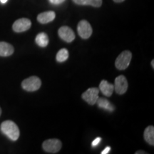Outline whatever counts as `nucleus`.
Returning <instances> with one entry per match:
<instances>
[{
    "label": "nucleus",
    "mask_w": 154,
    "mask_h": 154,
    "mask_svg": "<svg viewBox=\"0 0 154 154\" xmlns=\"http://www.w3.org/2000/svg\"><path fill=\"white\" fill-rule=\"evenodd\" d=\"M113 1L116 3H121V2H124V0H113Z\"/></svg>",
    "instance_id": "22"
},
{
    "label": "nucleus",
    "mask_w": 154,
    "mask_h": 154,
    "mask_svg": "<svg viewBox=\"0 0 154 154\" xmlns=\"http://www.w3.org/2000/svg\"><path fill=\"white\" fill-rule=\"evenodd\" d=\"M111 151V148L109 147V146H108V147H106V149L103 150V151H101V154H107V153H109V152Z\"/></svg>",
    "instance_id": "20"
},
{
    "label": "nucleus",
    "mask_w": 154,
    "mask_h": 154,
    "mask_svg": "<svg viewBox=\"0 0 154 154\" xmlns=\"http://www.w3.org/2000/svg\"><path fill=\"white\" fill-rule=\"evenodd\" d=\"M50 2V3L53 4V5H60V4H62L65 0H49Z\"/></svg>",
    "instance_id": "18"
},
{
    "label": "nucleus",
    "mask_w": 154,
    "mask_h": 154,
    "mask_svg": "<svg viewBox=\"0 0 154 154\" xmlns=\"http://www.w3.org/2000/svg\"><path fill=\"white\" fill-rule=\"evenodd\" d=\"M58 34L61 39L68 43L73 42L75 38L74 32L72 29L67 26H63L59 28Z\"/></svg>",
    "instance_id": "9"
},
{
    "label": "nucleus",
    "mask_w": 154,
    "mask_h": 154,
    "mask_svg": "<svg viewBox=\"0 0 154 154\" xmlns=\"http://www.w3.org/2000/svg\"><path fill=\"white\" fill-rule=\"evenodd\" d=\"M77 31H78L79 35L84 39L89 38L93 32L91 24L86 20H82L79 22L78 26H77Z\"/></svg>",
    "instance_id": "6"
},
{
    "label": "nucleus",
    "mask_w": 154,
    "mask_h": 154,
    "mask_svg": "<svg viewBox=\"0 0 154 154\" xmlns=\"http://www.w3.org/2000/svg\"><path fill=\"white\" fill-rule=\"evenodd\" d=\"M12 45L5 42H0V57H9L14 53Z\"/></svg>",
    "instance_id": "12"
},
{
    "label": "nucleus",
    "mask_w": 154,
    "mask_h": 154,
    "mask_svg": "<svg viewBox=\"0 0 154 154\" xmlns=\"http://www.w3.org/2000/svg\"><path fill=\"white\" fill-rule=\"evenodd\" d=\"M132 59V53L130 51H124L121 53L115 61V66L119 70H124L129 66Z\"/></svg>",
    "instance_id": "2"
},
{
    "label": "nucleus",
    "mask_w": 154,
    "mask_h": 154,
    "mask_svg": "<svg viewBox=\"0 0 154 154\" xmlns=\"http://www.w3.org/2000/svg\"><path fill=\"white\" fill-rule=\"evenodd\" d=\"M99 88L103 95L109 97L112 95L113 90H114V86L112 84L108 82L107 81L102 80L99 84Z\"/></svg>",
    "instance_id": "11"
},
{
    "label": "nucleus",
    "mask_w": 154,
    "mask_h": 154,
    "mask_svg": "<svg viewBox=\"0 0 154 154\" xmlns=\"http://www.w3.org/2000/svg\"><path fill=\"white\" fill-rule=\"evenodd\" d=\"M144 138L149 145H154V127L149 126L144 131Z\"/></svg>",
    "instance_id": "14"
},
{
    "label": "nucleus",
    "mask_w": 154,
    "mask_h": 154,
    "mask_svg": "<svg viewBox=\"0 0 154 154\" xmlns=\"http://www.w3.org/2000/svg\"><path fill=\"white\" fill-rule=\"evenodd\" d=\"M79 5H90L94 7H100L102 5V0H73Z\"/></svg>",
    "instance_id": "16"
},
{
    "label": "nucleus",
    "mask_w": 154,
    "mask_h": 154,
    "mask_svg": "<svg viewBox=\"0 0 154 154\" xmlns=\"http://www.w3.org/2000/svg\"><path fill=\"white\" fill-rule=\"evenodd\" d=\"M32 26V22L27 18H22L17 19L13 24L12 29L15 32L20 33L29 29Z\"/></svg>",
    "instance_id": "8"
},
{
    "label": "nucleus",
    "mask_w": 154,
    "mask_h": 154,
    "mask_svg": "<svg viewBox=\"0 0 154 154\" xmlns=\"http://www.w3.org/2000/svg\"><path fill=\"white\" fill-rule=\"evenodd\" d=\"M1 131L11 140H17L19 137L20 132L17 125L12 121H5L0 126Z\"/></svg>",
    "instance_id": "1"
},
{
    "label": "nucleus",
    "mask_w": 154,
    "mask_h": 154,
    "mask_svg": "<svg viewBox=\"0 0 154 154\" xmlns=\"http://www.w3.org/2000/svg\"><path fill=\"white\" fill-rule=\"evenodd\" d=\"M7 1H8V0H0V2L2 4H6L7 2Z\"/></svg>",
    "instance_id": "23"
},
{
    "label": "nucleus",
    "mask_w": 154,
    "mask_h": 154,
    "mask_svg": "<svg viewBox=\"0 0 154 154\" xmlns=\"http://www.w3.org/2000/svg\"><path fill=\"white\" fill-rule=\"evenodd\" d=\"M96 103H97L98 106H99V108L110 111V112H112V111H114V109H115V108L113 106L112 103H111V102L109 101V100L106 99H104V98H99V99H98Z\"/></svg>",
    "instance_id": "13"
},
{
    "label": "nucleus",
    "mask_w": 154,
    "mask_h": 154,
    "mask_svg": "<svg viewBox=\"0 0 154 154\" xmlns=\"http://www.w3.org/2000/svg\"><path fill=\"white\" fill-rule=\"evenodd\" d=\"M136 154H146V153L145 151H136V153H135Z\"/></svg>",
    "instance_id": "21"
},
{
    "label": "nucleus",
    "mask_w": 154,
    "mask_h": 154,
    "mask_svg": "<svg viewBox=\"0 0 154 154\" xmlns=\"http://www.w3.org/2000/svg\"><path fill=\"white\" fill-rule=\"evenodd\" d=\"M41 79L37 76H30L23 81L22 86L27 91H35L41 87Z\"/></svg>",
    "instance_id": "3"
},
{
    "label": "nucleus",
    "mask_w": 154,
    "mask_h": 154,
    "mask_svg": "<svg viewBox=\"0 0 154 154\" xmlns=\"http://www.w3.org/2000/svg\"><path fill=\"white\" fill-rule=\"evenodd\" d=\"M113 86H114V90L116 94L122 95L126 93L128 89V81L124 75H120L115 79V84Z\"/></svg>",
    "instance_id": "7"
},
{
    "label": "nucleus",
    "mask_w": 154,
    "mask_h": 154,
    "mask_svg": "<svg viewBox=\"0 0 154 154\" xmlns=\"http://www.w3.org/2000/svg\"><path fill=\"white\" fill-rule=\"evenodd\" d=\"M56 14L54 11H49L40 13L37 16V21L41 24H45L54 20Z\"/></svg>",
    "instance_id": "10"
},
{
    "label": "nucleus",
    "mask_w": 154,
    "mask_h": 154,
    "mask_svg": "<svg viewBox=\"0 0 154 154\" xmlns=\"http://www.w3.org/2000/svg\"><path fill=\"white\" fill-rule=\"evenodd\" d=\"M151 66H152V68L154 69V60L151 61Z\"/></svg>",
    "instance_id": "24"
},
{
    "label": "nucleus",
    "mask_w": 154,
    "mask_h": 154,
    "mask_svg": "<svg viewBox=\"0 0 154 154\" xmlns=\"http://www.w3.org/2000/svg\"><path fill=\"white\" fill-rule=\"evenodd\" d=\"M1 114H2V109L1 108H0V116H1Z\"/></svg>",
    "instance_id": "25"
},
{
    "label": "nucleus",
    "mask_w": 154,
    "mask_h": 154,
    "mask_svg": "<svg viewBox=\"0 0 154 154\" xmlns=\"http://www.w3.org/2000/svg\"><path fill=\"white\" fill-rule=\"evenodd\" d=\"M57 61L58 62H63L69 58V51L66 49H61L58 51L57 54Z\"/></svg>",
    "instance_id": "17"
},
{
    "label": "nucleus",
    "mask_w": 154,
    "mask_h": 154,
    "mask_svg": "<svg viewBox=\"0 0 154 154\" xmlns=\"http://www.w3.org/2000/svg\"><path fill=\"white\" fill-rule=\"evenodd\" d=\"M101 138H100V137L96 138V139L94 140V141L92 142V146H93V147H94V146H97L98 144H99L100 142H101Z\"/></svg>",
    "instance_id": "19"
},
{
    "label": "nucleus",
    "mask_w": 154,
    "mask_h": 154,
    "mask_svg": "<svg viewBox=\"0 0 154 154\" xmlns=\"http://www.w3.org/2000/svg\"><path fill=\"white\" fill-rule=\"evenodd\" d=\"M35 42L36 44L40 47H46L49 44V37L47 34L42 32L36 35Z\"/></svg>",
    "instance_id": "15"
},
{
    "label": "nucleus",
    "mask_w": 154,
    "mask_h": 154,
    "mask_svg": "<svg viewBox=\"0 0 154 154\" xmlns=\"http://www.w3.org/2000/svg\"><path fill=\"white\" fill-rule=\"evenodd\" d=\"M62 146V143L57 138H51V139L46 140L42 143V148L47 153H56L60 151Z\"/></svg>",
    "instance_id": "4"
},
{
    "label": "nucleus",
    "mask_w": 154,
    "mask_h": 154,
    "mask_svg": "<svg viewBox=\"0 0 154 154\" xmlns=\"http://www.w3.org/2000/svg\"><path fill=\"white\" fill-rule=\"evenodd\" d=\"M99 89L97 88L93 87L88 88L85 92L82 94V97L88 104L94 105L99 99Z\"/></svg>",
    "instance_id": "5"
}]
</instances>
